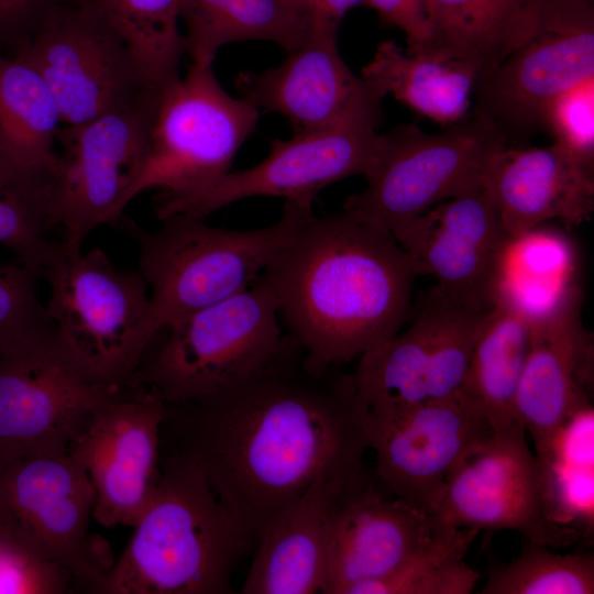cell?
<instances>
[{
    "label": "cell",
    "mask_w": 594,
    "mask_h": 594,
    "mask_svg": "<svg viewBox=\"0 0 594 594\" xmlns=\"http://www.w3.org/2000/svg\"><path fill=\"white\" fill-rule=\"evenodd\" d=\"M278 367L204 399L166 404L162 429L174 451L202 473L220 502L257 543L288 505L320 479L362 472L369 442L351 375Z\"/></svg>",
    "instance_id": "cell-1"
},
{
    "label": "cell",
    "mask_w": 594,
    "mask_h": 594,
    "mask_svg": "<svg viewBox=\"0 0 594 594\" xmlns=\"http://www.w3.org/2000/svg\"><path fill=\"white\" fill-rule=\"evenodd\" d=\"M418 276L389 231L344 211L308 215L261 275L314 375L397 333L410 317Z\"/></svg>",
    "instance_id": "cell-2"
},
{
    "label": "cell",
    "mask_w": 594,
    "mask_h": 594,
    "mask_svg": "<svg viewBox=\"0 0 594 594\" xmlns=\"http://www.w3.org/2000/svg\"><path fill=\"white\" fill-rule=\"evenodd\" d=\"M117 560L90 587L99 594H229L255 549L201 471L176 451L160 458L155 491Z\"/></svg>",
    "instance_id": "cell-3"
},
{
    "label": "cell",
    "mask_w": 594,
    "mask_h": 594,
    "mask_svg": "<svg viewBox=\"0 0 594 594\" xmlns=\"http://www.w3.org/2000/svg\"><path fill=\"white\" fill-rule=\"evenodd\" d=\"M311 212L310 206L285 200L280 218L258 229L213 227L183 213L161 219L153 231L130 226L150 292L154 338L169 324L249 288Z\"/></svg>",
    "instance_id": "cell-4"
},
{
    "label": "cell",
    "mask_w": 594,
    "mask_h": 594,
    "mask_svg": "<svg viewBox=\"0 0 594 594\" xmlns=\"http://www.w3.org/2000/svg\"><path fill=\"white\" fill-rule=\"evenodd\" d=\"M278 319L274 297L260 276L245 290L164 328L158 349L129 383L151 389L167 404L240 386L299 350Z\"/></svg>",
    "instance_id": "cell-5"
},
{
    "label": "cell",
    "mask_w": 594,
    "mask_h": 594,
    "mask_svg": "<svg viewBox=\"0 0 594 594\" xmlns=\"http://www.w3.org/2000/svg\"><path fill=\"white\" fill-rule=\"evenodd\" d=\"M508 141L497 123L474 109L436 134L396 127L380 134L367 185L344 201L343 211L392 233L482 185L491 160Z\"/></svg>",
    "instance_id": "cell-6"
},
{
    "label": "cell",
    "mask_w": 594,
    "mask_h": 594,
    "mask_svg": "<svg viewBox=\"0 0 594 594\" xmlns=\"http://www.w3.org/2000/svg\"><path fill=\"white\" fill-rule=\"evenodd\" d=\"M123 385L95 373L54 327L1 349L0 465L68 454L94 414Z\"/></svg>",
    "instance_id": "cell-7"
},
{
    "label": "cell",
    "mask_w": 594,
    "mask_h": 594,
    "mask_svg": "<svg viewBox=\"0 0 594 594\" xmlns=\"http://www.w3.org/2000/svg\"><path fill=\"white\" fill-rule=\"evenodd\" d=\"M48 319L95 373L125 384L154 340L150 292L139 272L118 270L100 249L62 250L46 266Z\"/></svg>",
    "instance_id": "cell-8"
},
{
    "label": "cell",
    "mask_w": 594,
    "mask_h": 594,
    "mask_svg": "<svg viewBox=\"0 0 594 594\" xmlns=\"http://www.w3.org/2000/svg\"><path fill=\"white\" fill-rule=\"evenodd\" d=\"M411 312L405 330L359 358L351 381L360 420L386 419L458 395L491 310L457 304L433 285Z\"/></svg>",
    "instance_id": "cell-9"
},
{
    "label": "cell",
    "mask_w": 594,
    "mask_h": 594,
    "mask_svg": "<svg viewBox=\"0 0 594 594\" xmlns=\"http://www.w3.org/2000/svg\"><path fill=\"white\" fill-rule=\"evenodd\" d=\"M258 118L255 106L221 87L212 65H191L158 92L148 152L132 199L151 189L161 198H179L210 186L230 172Z\"/></svg>",
    "instance_id": "cell-10"
},
{
    "label": "cell",
    "mask_w": 594,
    "mask_h": 594,
    "mask_svg": "<svg viewBox=\"0 0 594 594\" xmlns=\"http://www.w3.org/2000/svg\"><path fill=\"white\" fill-rule=\"evenodd\" d=\"M160 90L148 89L90 121L59 127L54 194L61 243L66 250L80 251L91 231L117 223L133 200Z\"/></svg>",
    "instance_id": "cell-11"
},
{
    "label": "cell",
    "mask_w": 594,
    "mask_h": 594,
    "mask_svg": "<svg viewBox=\"0 0 594 594\" xmlns=\"http://www.w3.org/2000/svg\"><path fill=\"white\" fill-rule=\"evenodd\" d=\"M96 502L85 470L69 455H32L0 465V526L36 560L87 590L113 562L89 534Z\"/></svg>",
    "instance_id": "cell-12"
},
{
    "label": "cell",
    "mask_w": 594,
    "mask_h": 594,
    "mask_svg": "<svg viewBox=\"0 0 594 594\" xmlns=\"http://www.w3.org/2000/svg\"><path fill=\"white\" fill-rule=\"evenodd\" d=\"M13 56L44 79L64 125L90 121L154 89L123 38L86 0H54Z\"/></svg>",
    "instance_id": "cell-13"
},
{
    "label": "cell",
    "mask_w": 594,
    "mask_h": 594,
    "mask_svg": "<svg viewBox=\"0 0 594 594\" xmlns=\"http://www.w3.org/2000/svg\"><path fill=\"white\" fill-rule=\"evenodd\" d=\"M520 421L494 429L449 476L430 516L446 528L510 529L548 547L575 542L580 532L558 522L542 465Z\"/></svg>",
    "instance_id": "cell-14"
},
{
    "label": "cell",
    "mask_w": 594,
    "mask_h": 594,
    "mask_svg": "<svg viewBox=\"0 0 594 594\" xmlns=\"http://www.w3.org/2000/svg\"><path fill=\"white\" fill-rule=\"evenodd\" d=\"M381 118H360L311 132L274 140L268 155L258 164L227 173L213 184L179 198L157 197L161 220L183 213L205 219L235 201L279 197L302 206L312 202L323 188L354 175L364 177L376 160Z\"/></svg>",
    "instance_id": "cell-15"
},
{
    "label": "cell",
    "mask_w": 594,
    "mask_h": 594,
    "mask_svg": "<svg viewBox=\"0 0 594 594\" xmlns=\"http://www.w3.org/2000/svg\"><path fill=\"white\" fill-rule=\"evenodd\" d=\"M594 77V0H546L532 35L475 81L474 110L510 136L541 127L548 105Z\"/></svg>",
    "instance_id": "cell-16"
},
{
    "label": "cell",
    "mask_w": 594,
    "mask_h": 594,
    "mask_svg": "<svg viewBox=\"0 0 594 594\" xmlns=\"http://www.w3.org/2000/svg\"><path fill=\"white\" fill-rule=\"evenodd\" d=\"M165 402L127 383L90 418L68 454L95 490L92 518L106 528L133 527L160 477Z\"/></svg>",
    "instance_id": "cell-17"
},
{
    "label": "cell",
    "mask_w": 594,
    "mask_h": 594,
    "mask_svg": "<svg viewBox=\"0 0 594 594\" xmlns=\"http://www.w3.org/2000/svg\"><path fill=\"white\" fill-rule=\"evenodd\" d=\"M360 424L375 452L382 484L429 515L454 469L494 431L484 413L461 392Z\"/></svg>",
    "instance_id": "cell-18"
},
{
    "label": "cell",
    "mask_w": 594,
    "mask_h": 594,
    "mask_svg": "<svg viewBox=\"0 0 594 594\" xmlns=\"http://www.w3.org/2000/svg\"><path fill=\"white\" fill-rule=\"evenodd\" d=\"M420 275L457 304L492 310L493 279L508 238L484 183L392 231Z\"/></svg>",
    "instance_id": "cell-19"
},
{
    "label": "cell",
    "mask_w": 594,
    "mask_h": 594,
    "mask_svg": "<svg viewBox=\"0 0 594 594\" xmlns=\"http://www.w3.org/2000/svg\"><path fill=\"white\" fill-rule=\"evenodd\" d=\"M338 29H311L305 42L274 68L244 72L235 85L258 110L282 114L294 133L360 118H382L383 98L344 63Z\"/></svg>",
    "instance_id": "cell-20"
},
{
    "label": "cell",
    "mask_w": 594,
    "mask_h": 594,
    "mask_svg": "<svg viewBox=\"0 0 594 594\" xmlns=\"http://www.w3.org/2000/svg\"><path fill=\"white\" fill-rule=\"evenodd\" d=\"M455 528L365 482L363 472L337 499L329 525L324 594H350L388 574Z\"/></svg>",
    "instance_id": "cell-21"
},
{
    "label": "cell",
    "mask_w": 594,
    "mask_h": 594,
    "mask_svg": "<svg viewBox=\"0 0 594 594\" xmlns=\"http://www.w3.org/2000/svg\"><path fill=\"white\" fill-rule=\"evenodd\" d=\"M576 289L557 310L531 323V343L515 397V416L547 452L564 426L592 406L594 342Z\"/></svg>",
    "instance_id": "cell-22"
},
{
    "label": "cell",
    "mask_w": 594,
    "mask_h": 594,
    "mask_svg": "<svg viewBox=\"0 0 594 594\" xmlns=\"http://www.w3.org/2000/svg\"><path fill=\"white\" fill-rule=\"evenodd\" d=\"M483 183L508 237L550 220L578 227L594 211V165L558 143L507 145L491 160Z\"/></svg>",
    "instance_id": "cell-23"
},
{
    "label": "cell",
    "mask_w": 594,
    "mask_h": 594,
    "mask_svg": "<svg viewBox=\"0 0 594 594\" xmlns=\"http://www.w3.org/2000/svg\"><path fill=\"white\" fill-rule=\"evenodd\" d=\"M358 475L318 480L266 526L241 593H323L331 513Z\"/></svg>",
    "instance_id": "cell-24"
},
{
    "label": "cell",
    "mask_w": 594,
    "mask_h": 594,
    "mask_svg": "<svg viewBox=\"0 0 594 594\" xmlns=\"http://www.w3.org/2000/svg\"><path fill=\"white\" fill-rule=\"evenodd\" d=\"M544 2L425 0L428 36L415 52L468 63L477 80L532 35Z\"/></svg>",
    "instance_id": "cell-25"
},
{
    "label": "cell",
    "mask_w": 594,
    "mask_h": 594,
    "mask_svg": "<svg viewBox=\"0 0 594 594\" xmlns=\"http://www.w3.org/2000/svg\"><path fill=\"white\" fill-rule=\"evenodd\" d=\"M571 240L542 224L508 237L493 279V301L530 323L557 310L580 286Z\"/></svg>",
    "instance_id": "cell-26"
},
{
    "label": "cell",
    "mask_w": 594,
    "mask_h": 594,
    "mask_svg": "<svg viewBox=\"0 0 594 594\" xmlns=\"http://www.w3.org/2000/svg\"><path fill=\"white\" fill-rule=\"evenodd\" d=\"M361 77L382 98L392 95L413 111L450 125L469 113L477 74L468 63L408 52L384 41Z\"/></svg>",
    "instance_id": "cell-27"
},
{
    "label": "cell",
    "mask_w": 594,
    "mask_h": 594,
    "mask_svg": "<svg viewBox=\"0 0 594 594\" xmlns=\"http://www.w3.org/2000/svg\"><path fill=\"white\" fill-rule=\"evenodd\" d=\"M180 20L191 65L210 66L218 51L243 41H268L287 53L308 36L307 23L282 0H184Z\"/></svg>",
    "instance_id": "cell-28"
},
{
    "label": "cell",
    "mask_w": 594,
    "mask_h": 594,
    "mask_svg": "<svg viewBox=\"0 0 594 594\" xmlns=\"http://www.w3.org/2000/svg\"><path fill=\"white\" fill-rule=\"evenodd\" d=\"M531 343V323L495 306L475 339L461 394L487 417L493 429L517 421L515 397Z\"/></svg>",
    "instance_id": "cell-29"
},
{
    "label": "cell",
    "mask_w": 594,
    "mask_h": 594,
    "mask_svg": "<svg viewBox=\"0 0 594 594\" xmlns=\"http://www.w3.org/2000/svg\"><path fill=\"white\" fill-rule=\"evenodd\" d=\"M62 125L54 97L23 59L0 51V150L30 166L55 167Z\"/></svg>",
    "instance_id": "cell-30"
},
{
    "label": "cell",
    "mask_w": 594,
    "mask_h": 594,
    "mask_svg": "<svg viewBox=\"0 0 594 594\" xmlns=\"http://www.w3.org/2000/svg\"><path fill=\"white\" fill-rule=\"evenodd\" d=\"M54 168L22 164L0 150V244L43 272L62 249L50 238L57 227Z\"/></svg>",
    "instance_id": "cell-31"
},
{
    "label": "cell",
    "mask_w": 594,
    "mask_h": 594,
    "mask_svg": "<svg viewBox=\"0 0 594 594\" xmlns=\"http://www.w3.org/2000/svg\"><path fill=\"white\" fill-rule=\"evenodd\" d=\"M130 48L145 84L154 89L179 77L185 37L179 31L184 0H86Z\"/></svg>",
    "instance_id": "cell-32"
},
{
    "label": "cell",
    "mask_w": 594,
    "mask_h": 594,
    "mask_svg": "<svg viewBox=\"0 0 594 594\" xmlns=\"http://www.w3.org/2000/svg\"><path fill=\"white\" fill-rule=\"evenodd\" d=\"M477 530L451 529L376 580L355 586L350 594H470L480 573L464 560Z\"/></svg>",
    "instance_id": "cell-33"
},
{
    "label": "cell",
    "mask_w": 594,
    "mask_h": 594,
    "mask_svg": "<svg viewBox=\"0 0 594 594\" xmlns=\"http://www.w3.org/2000/svg\"><path fill=\"white\" fill-rule=\"evenodd\" d=\"M479 594H593V552L561 554L526 540L517 557L492 564Z\"/></svg>",
    "instance_id": "cell-34"
},
{
    "label": "cell",
    "mask_w": 594,
    "mask_h": 594,
    "mask_svg": "<svg viewBox=\"0 0 594 594\" xmlns=\"http://www.w3.org/2000/svg\"><path fill=\"white\" fill-rule=\"evenodd\" d=\"M43 270L19 260L0 264V350L52 328L36 293Z\"/></svg>",
    "instance_id": "cell-35"
},
{
    "label": "cell",
    "mask_w": 594,
    "mask_h": 594,
    "mask_svg": "<svg viewBox=\"0 0 594 594\" xmlns=\"http://www.w3.org/2000/svg\"><path fill=\"white\" fill-rule=\"evenodd\" d=\"M541 127L554 143L594 165V77L554 98L542 114Z\"/></svg>",
    "instance_id": "cell-36"
},
{
    "label": "cell",
    "mask_w": 594,
    "mask_h": 594,
    "mask_svg": "<svg viewBox=\"0 0 594 594\" xmlns=\"http://www.w3.org/2000/svg\"><path fill=\"white\" fill-rule=\"evenodd\" d=\"M69 578L25 551L0 526V593H61Z\"/></svg>",
    "instance_id": "cell-37"
},
{
    "label": "cell",
    "mask_w": 594,
    "mask_h": 594,
    "mask_svg": "<svg viewBox=\"0 0 594 594\" xmlns=\"http://www.w3.org/2000/svg\"><path fill=\"white\" fill-rule=\"evenodd\" d=\"M54 0H0V51L14 54L30 38Z\"/></svg>",
    "instance_id": "cell-38"
},
{
    "label": "cell",
    "mask_w": 594,
    "mask_h": 594,
    "mask_svg": "<svg viewBox=\"0 0 594 594\" xmlns=\"http://www.w3.org/2000/svg\"><path fill=\"white\" fill-rule=\"evenodd\" d=\"M364 4L377 12L382 23L405 33L407 51H417L427 40V26L416 15L410 0H365Z\"/></svg>",
    "instance_id": "cell-39"
},
{
    "label": "cell",
    "mask_w": 594,
    "mask_h": 594,
    "mask_svg": "<svg viewBox=\"0 0 594 594\" xmlns=\"http://www.w3.org/2000/svg\"><path fill=\"white\" fill-rule=\"evenodd\" d=\"M311 29H338L348 11L365 0H282Z\"/></svg>",
    "instance_id": "cell-40"
},
{
    "label": "cell",
    "mask_w": 594,
    "mask_h": 594,
    "mask_svg": "<svg viewBox=\"0 0 594 594\" xmlns=\"http://www.w3.org/2000/svg\"><path fill=\"white\" fill-rule=\"evenodd\" d=\"M413 9L416 15L426 24V14H425V0H410ZM428 36V35H427Z\"/></svg>",
    "instance_id": "cell-41"
}]
</instances>
